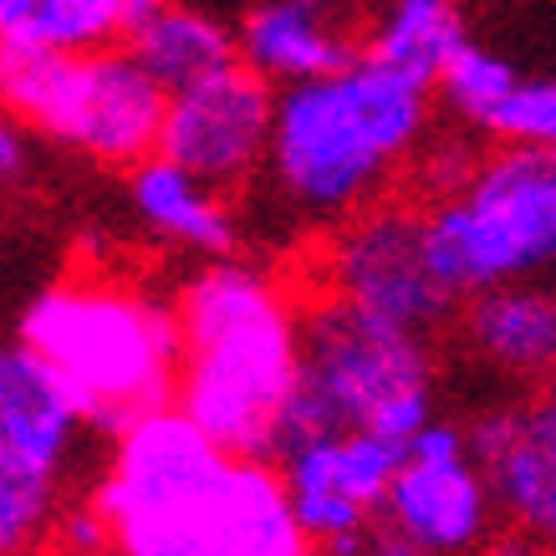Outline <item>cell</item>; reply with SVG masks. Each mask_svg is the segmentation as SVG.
I'll return each mask as SVG.
<instances>
[{
  "instance_id": "18",
  "label": "cell",
  "mask_w": 556,
  "mask_h": 556,
  "mask_svg": "<svg viewBox=\"0 0 556 556\" xmlns=\"http://www.w3.org/2000/svg\"><path fill=\"white\" fill-rule=\"evenodd\" d=\"M123 47L149 67V77L164 87V92L189 87V83H200V77H210V72L240 62L236 31H230V26H219V21L204 16V11L174 5V0L153 5L143 21H134V26L123 31Z\"/></svg>"
},
{
  "instance_id": "8",
  "label": "cell",
  "mask_w": 556,
  "mask_h": 556,
  "mask_svg": "<svg viewBox=\"0 0 556 556\" xmlns=\"http://www.w3.org/2000/svg\"><path fill=\"white\" fill-rule=\"evenodd\" d=\"M321 270H327V296H342L357 312L424 332V338H434L459 306L429 255L419 204L378 200L353 219L332 225Z\"/></svg>"
},
{
  "instance_id": "7",
  "label": "cell",
  "mask_w": 556,
  "mask_h": 556,
  "mask_svg": "<svg viewBox=\"0 0 556 556\" xmlns=\"http://www.w3.org/2000/svg\"><path fill=\"white\" fill-rule=\"evenodd\" d=\"M169 92L123 41L87 51L0 47V108L51 143L128 169L159 149Z\"/></svg>"
},
{
  "instance_id": "9",
  "label": "cell",
  "mask_w": 556,
  "mask_h": 556,
  "mask_svg": "<svg viewBox=\"0 0 556 556\" xmlns=\"http://www.w3.org/2000/svg\"><path fill=\"white\" fill-rule=\"evenodd\" d=\"M495 501L470 455V434L455 419H429L404 439V459L378 510V536L393 552L459 556L485 546L495 531Z\"/></svg>"
},
{
  "instance_id": "12",
  "label": "cell",
  "mask_w": 556,
  "mask_h": 556,
  "mask_svg": "<svg viewBox=\"0 0 556 556\" xmlns=\"http://www.w3.org/2000/svg\"><path fill=\"white\" fill-rule=\"evenodd\" d=\"M363 21L368 0H261L236 26V51L266 83L287 87L363 56Z\"/></svg>"
},
{
  "instance_id": "14",
  "label": "cell",
  "mask_w": 556,
  "mask_h": 556,
  "mask_svg": "<svg viewBox=\"0 0 556 556\" xmlns=\"http://www.w3.org/2000/svg\"><path fill=\"white\" fill-rule=\"evenodd\" d=\"M128 200H134V215L169 245H185L204 261L240 251V219L230 210V194L210 189L164 153L128 164Z\"/></svg>"
},
{
  "instance_id": "1",
  "label": "cell",
  "mask_w": 556,
  "mask_h": 556,
  "mask_svg": "<svg viewBox=\"0 0 556 556\" xmlns=\"http://www.w3.org/2000/svg\"><path fill=\"white\" fill-rule=\"evenodd\" d=\"M87 506L128 556H302L276 459L230 455L185 408L153 404L123 429Z\"/></svg>"
},
{
  "instance_id": "6",
  "label": "cell",
  "mask_w": 556,
  "mask_h": 556,
  "mask_svg": "<svg viewBox=\"0 0 556 556\" xmlns=\"http://www.w3.org/2000/svg\"><path fill=\"white\" fill-rule=\"evenodd\" d=\"M419 210L429 255L459 302L556 276V149L546 143H490L450 194Z\"/></svg>"
},
{
  "instance_id": "3",
  "label": "cell",
  "mask_w": 556,
  "mask_h": 556,
  "mask_svg": "<svg viewBox=\"0 0 556 556\" xmlns=\"http://www.w3.org/2000/svg\"><path fill=\"white\" fill-rule=\"evenodd\" d=\"M174 404L230 455L276 459L302 378V306L251 261H204L179 291Z\"/></svg>"
},
{
  "instance_id": "20",
  "label": "cell",
  "mask_w": 556,
  "mask_h": 556,
  "mask_svg": "<svg viewBox=\"0 0 556 556\" xmlns=\"http://www.w3.org/2000/svg\"><path fill=\"white\" fill-rule=\"evenodd\" d=\"M62 475L67 470H56L51 459L0 429V556L26 552L56 526Z\"/></svg>"
},
{
  "instance_id": "24",
  "label": "cell",
  "mask_w": 556,
  "mask_h": 556,
  "mask_svg": "<svg viewBox=\"0 0 556 556\" xmlns=\"http://www.w3.org/2000/svg\"><path fill=\"white\" fill-rule=\"evenodd\" d=\"M531 424H536L541 444H546V450H552V459H556V368L541 378V393L531 399Z\"/></svg>"
},
{
  "instance_id": "16",
  "label": "cell",
  "mask_w": 556,
  "mask_h": 556,
  "mask_svg": "<svg viewBox=\"0 0 556 556\" xmlns=\"http://www.w3.org/2000/svg\"><path fill=\"white\" fill-rule=\"evenodd\" d=\"M0 429L21 439L26 450H36L41 459H51L56 470L72 465V450L87 429L62 372L26 338L0 342Z\"/></svg>"
},
{
  "instance_id": "5",
  "label": "cell",
  "mask_w": 556,
  "mask_h": 556,
  "mask_svg": "<svg viewBox=\"0 0 556 556\" xmlns=\"http://www.w3.org/2000/svg\"><path fill=\"white\" fill-rule=\"evenodd\" d=\"M434 348L424 332L368 317L342 296H321L302 312V378L287 439L312 429H372L408 439L434 414Z\"/></svg>"
},
{
  "instance_id": "13",
  "label": "cell",
  "mask_w": 556,
  "mask_h": 556,
  "mask_svg": "<svg viewBox=\"0 0 556 556\" xmlns=\"http://www.w3.org/2000/svg\"><path fill=\"white\" fill-rule=\"evenodd\" d=\"M459 338L490 372L541 383L556 368V281H506L465 296Z\"/></svg>"
},
{
  "instance_id": "26",
  "label": "cell",
  "mask_w": 556,
  "mask_h": 556,
  "mask_svg": "<svg viewBox=\"0 0 556 556\" xmlns=\"http://www.w3.org/2000/svg\"><path fill=\"white\" fill-rule=\"evenodd\" d=\"M153 5H164V0H123V31H128L134 21H143V16H149Z\"/></svg>"
},
{
  "instance_id": "11",
  "label": "cell",
  "mask_w": 556,
  "mask_h": 556,
  "mask_svg": "<svg viewBox=\"0 0 556 556\" xmlns=\"http://www.w3.org/2000/svg\"><path fill=\"white\" fill-rule=\"evenodd\" d=\"M270 113H276V83H266L245 62H230L200 83L174 87L153 153L174 159L219 194H240L261 174Z\"/></svg>"
},
{
  "instance_id": "19",
  "label": "cell",
  "mask_w": 556,
  "mask_h": 556,
  "mask_svg": "<svg viewBox=\"0 0 556 556\" xmlns=\"http://www.w3.org/2000/svg\"><path fill=\"white\" fill-rule=\"evenodd\" d=\"M123 41V0H0V47L87 51Z\"/></svg>"
},
{
  "instance_id": "10",
  "label": "cell",
  "mask_w": 556,
  "mask_h": 556,
  "mask_svg": "<svg viewBox=\"0 0 556 556\" xmlns=\"http://www.w3.org/2000/svg\"><path fill=\"white\" fill-rule=\"evenodd\" d=\"M404 459V439L372 429H312L276 450V475L287 485L291 516L306 546L357 552L378 536V510Z\"/></svg>"
},
{
  "instance_id": "25",
  "label": "cell",
  "mask_w": 556,
  "mask_h": 556,
  "mask_svg": "<svg viewBox=\"0 0 556 556\" xmlns=\"http://www.w3.org/2000/svg\"><path fill=\"white\" fill-rule=\"evenodd\" d=\"M531 536L556 546V459H552V485H546V501H541V516H536V531H531Z\"/></svg>"
},
{
  "instance_id": "4",
  "label": "cell",
  "mask_w": 556,
  "mask_h": 556,
  "mask_svg": "<svg viewBox=\"0 0 556 556\" xmlns=\"http://www.w3.org/2000/svg\"><path fill=\"white\" fill-rule=\"evenodd\" d=\"M62 372L87 429L113 434L143 408L169 404L179 372V312L123 281H62L26 312L21 332Z\"/></svg>"
},
{
  "instance_id": "21",
  "label": "cell",
  "mask_w": 556,
  "mask_h": 556,
  "mask_svg": "<svg viewBox=\"0 0 556 556\" xmlns=\"http://www.w3.org/2000/svg\"><path fill=\"white\" fill-rule=\"evenodd\" d=\"M521 72H516V62H506L495 47H485V41H465V47L444 62V72L434 77V102H444L450 113H455L465 128H475L480 134V123L490 118V108L506 98L510 83H516Z\"/></svg>"
},
{
  "instance_id": "23",
  "label": "cell",
  "mask_w": 556,
  "mask_h": 556,
  "mask_svg": "<svg viewBox=\"0 0 556 556\" xmlns=\"http://www.w3.org/2000/svg\"><path fill=\"white\" fill-rule=\"evenodd\" d=\"M31 169V134L26 123L0 108V185H21Z\"/></svg>"
},
{
  "instance_id": "15",
  "label": "cell",
  "mask_w": 556,
  "mask_h": 556,
  "mask_svg": "<svg viewBox=\"0 0 556 556\" xmlns=\"http://www.w3.org/2000/svg\"><path fill=\"white\" fill-rule=\"evenodd\" d=\"M465 434H470V455L490 485L495 516L510 531L531 536L541 516V501H546V485H552V450L541 444L536 424H531V404L490 408Z\"/></svg>"
},
{
  "instance_id": "22",
  "label": "cell",
  "mask_w": 556,
  "mask_h": 556,
  "mask_svg": "<svg viewBox=\"0 0 556 556\" xmlns=\"http://www.w3.org/2000/svg\"><path fill=\"white\" fill-rule=\"evenodd\" d=\"M480 134L490 143H546V149H556V72H541V77L521 72L506 98L490 108Z\"/></svg>"
},
{
  "instance_id": "2",
  "label": "cell",
  "mask_w": 556,
  "mask_h": 556,
  "mask_svg": "<svg viewBox=\"0 0 556 556\" xmlns=\"http://www.w3.org/2000/svg\"><path fill=\"white\" fill-rule=\"evenodd\" d=\"M434 134V83L372 56L276 87L261 200L287 230H332L388 200Z\"/></svg>"
},
{
  "instance_id": "17",
  "label": "cell",
  "mask_w": 556,
  "mask_h": 556,
  "mask_svg": "<svg viewBox=\"0 0 556 556\" xmlns=\"http://www.w3.org/2000/svg\"><path fill=\"white\" fill-rule=\"evenodd\" d=\"M470 41L465 0H368L363 56L434 83L444 62Z\"/></svg>"
}]
</instances>
